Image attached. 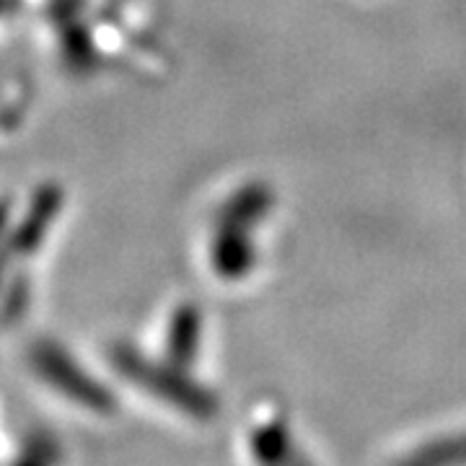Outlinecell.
<instances>
[{
    "instance_id": "obj_1",
    "label": "cell",
    "mask_w": 466,
    "mask_h": 466,
    "mask_svg": "<svg viewBox=\"0 0 466 466\" xmlns=\"http://www.w3.org/2000/svg\"><path fill=\"white\" fill-rule=\"evenodd\" d=\"M265 192L259 187L241 189L231 202H226L220 220H218L216 236L210 241V265L218 278L223 280H238L249 272L254 262L249 231L257 218L265 213Z\"/></svg>"
},
{
    "instance_id": "obj_2",
    "label": "cell",
    "mask_w": 466,
    "mask_h": 466,
    "mask_svg": "<svg viewBox=\"0 0 466 466\" xmlns=\"http://www.w3.org/2000/svg\"><path fill=\"white\" fill-rule=\"evenodd\" d=\"M34 366L39 370V376H45L52 386L63 389L67 397H76L78 401L94 404V407L106 404V391H101L99 386L67 358L66 350L47 345V342L36 345L34 348Z\"/></svg>"
},
{
    "instance_id": "obj_3",
    "label": "cell",
    "mask_w": 466,
    "mask_h": 466,
    "mask_svg": "<svg viewBox=\"0 0 466 466\" xmlns=\"http://www.w3.org/2000/svg\"><path fill=\"white\" fill-rule=\"evenodd\" d=\"M63 189L57 184H45L42 189H36L32 205L26 210L24 220L18 223V228L11 236V249L16 254H34L36 247L45 241V236L50 231V226L55 223V218L60 213L63 205Z\"/></svg>"
},
{
    "instance_id": "obj_4",
    "label": "cell",
    "mask_w": 466,
    "mask_h": 466,
    "mask_svg": "<svg viewBox=\"0 0 466 466\" xmlns=\"http://www.w3.org/2000/svg\"><path fill=\"white\" fill-rule=\"evenodd\" d=\"M198 339H200V314L198 306L192 303H182L168 324V355L171 360L184 363L192 360L195 350H198Z\"/></svg>"
},
{
    "instance_id": "obj_5",
    "label": "cell",
    "mask_w": 466,
    "mask_h": 466,
    "mask_svg": "<svg viewBox=\"0 0 466 466\" xmlns=\"http://www.w3.org/2000/svg\"><path fill=\"white\" fill-rule=\"evenodd\" d=\"M5 220H8V205L5 202H0V233L5 228Z\"/></svg>"
},
{
    "instance_id": "obj_6",
    "label": "cell",
    "mask_w": 466,
    "mask_h": 466,
    "mask_svg": "<svg viewBox=\"0 0 466 466\" xmlns=\"http://www.w3.org/2000/svg\"><path fill=\"white\" fill-rule=\"evenodd\" d=\"M0 14H3V0H0Z\"/></svg>"
}]
</instances>
